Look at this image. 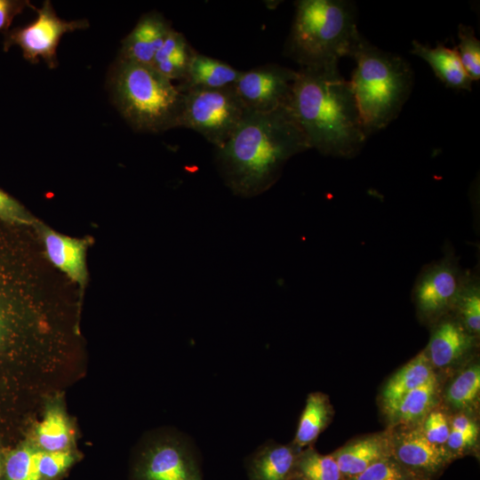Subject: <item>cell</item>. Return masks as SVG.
<instances>
[{"instance_id": "e575fe53", "label": "cell", "mask_w": 480, "mask_h": 480, "mask_svg": "<svg viewBox=\"0 0 480 480\" xmlns=\"http://www.w3.org/2000/svg\"><path fill=\"white\" fill-rule=\"evenodd\" d=\"M451 428L464 432L478 434L477 427L469 418L465 415H458L452 419Z\"/></svg>"}, {"instance_id": "1f68e13d", "label": "cell", "mask_w": 480, "mask_h": 480, "mask_svg": "<svg viewBox=\"0 0 480 480\" xmlns=\"http://www.w3.org/2000/svg\"><path fill=\"white\" fill-rule=\"evenodd\" d=\"M450 429L445 415L441 412H432L425 417L421 431L431 444L441 447L446 443Z\"/></svg>"}, {"instance_id": "6da1fadb", "label": "cell", "mask_w": 480, "mask_h": 480, "mask_svg": "<svg viewBox=\"0 0 480 480\" xmlns=\"http://www.w3.org/2000/svg\"><path fill=\"white\" fill-rule=\"evenodd\" d=\"M309 149L289 106L269 112L247 111L216 161L227 185L237 195L251 196L277 180L284 163Z\"/></svg>"}, {"instance_id": "d590c367", "label": "cell", "mask_w": 480, "mask_h": 480, "mask_svg": "<svg viewBox=\"0 0 480 480\" xmlns=\"http://www.w3.org/2000/svg\"><path fill=\"white\" fill-rule=\"evenodd\" d=\"M2 319H3V313H2V311L0 309V325H1V323H2Z\"/></svg>"}, {"instance_id": "4316f807", "label": "cell", "mask_w": 480, "mask_h": 480, "mask_svg": "<svg viewBox=\"0 0 480 480\" xmlns=\"http://www.w3.org/2000/svg\"><path fill=\"white\" fill-rule=\"evenodd\" d=\"M480 390V369L474 364L462 372L450 385L446 399L456 408H465L473 404Z\"/></svg>"}, {"instance_id": "7402d4cb", "label": "cell", "mask_w": 480, "mask_h": 480, "mask_svg": "<svg viewBox=\"0 0 480 480\" xmlns=\"http://www.w3.org/2000/svg\"><path fill=\"white\" fill-rule=\"evenodd\" d=\"M331 412L325 395L319 392L309 394L298 423L293 441L295 447L300 450L311 444L326 427Z\"/></svg>"}, {"instance_id": "30bf717a", "label": "cell", "mask_w": 480, "mask_h": 480, "mask_svg": "<svg viewBox=\"0 0 480 480\" xmlns=\"http://www.w3.org/2000/svg\"><path fill=\"white\" fill-rule=\"evenodd\" d=\"M136 476L138 480H203L194 450L176 439L151 445L141 457Z\"/></svg>"}, {"instance_id": "f546056e", "label": "cell", "mask_w": 480, "mask_h": 480, "mask_svg": "<svg viewBox=\"0 0 480 480\" xmlns=\"http://www.w3.org/2000/svg\"><path fill=\"white\" fill-rule=\"evenodd\" d=\"M74 462L69 450L45 452L41 450L38 468L43 480L53 479L65 472Z\"/></svg>"}, {"instance_id": "5bb4252c", "label": "cell", "mask_w": 480, "mask_h": 480, "mask_svg": "<svg viewBox=\"0 0 480 480\" xmlns=\"http://www.w3.org/2000/svg\"><path fill=\"white\" fill-rule=\"evenodd\" d=\"M299 453L293 444L267 442L245 461L249 480H294Z\"/></svg>"}, {"instance_id": "9a60e30c", "label": "cell", "mask_w": 480, "mask_h": 480, "mask_svg": "<svg viewBox=\"0 0 480 480\" xmlns=\"http://www.w3.org/2000/svg\"><path fill=\"white\" fill-rule=\"evenodd\" d=\"M395 460L409 468L434 472L445 462L447 453L431 444L421 429L401 432L391 444Z\"/></svg>"}, {"instance_id": "52a82bcc", "label": "cell", "mask_w": 480, "mask_h": 480, "mask_svg": "<svg viewBox=\"0 0 480 480\" xmlns=\"http://www.w3.org/2000/svg\"><path fill=\"white\" fill-rule=\"evenodd\" d=\"M35 10L36 19L15 29L10 35L8 44H17L24 58L31 63L43 60L49 68H55L58 66L57 49L62 36L87 28L89 21L86 19L66 20L60 18L49 0Z\"/></svg>"}, {"instance_id": "4dcf8cb0", "label": "cell", "mask_w": 480, "mask_h": 480, "mask_svg": "<svg viewBox=\"0 0 480 480\" xmlns=\"http://www.w3.org/2000/svg\"><path fill=\"white\" fill-rule=\"evenodd\" d=\"M0 219L15 224L35 226L38 221L19 202L0 188Z\"/></svg>"}, {"instance_id": "83f0119b", "label": "cell", "mask_w": 480, "mask_h": 480, "mask_svg": "<svg viewBox=\"0 0 480 480\" xmlns=\"http://www.w3.org/2000/svg\"><path fill=\"white\" fill-rule=\"evenodd\" d=\"M459 44L456 46L460 62L472 81L480 79V42L471 26L460 24Z\"/></svg>"}, {"instance_id": "8d00e7d4", "label": "cell", "mask_w": 480, "mask_h": 480, "mask_svg": "<svg viewBox=\"0 0 480 480\" xmlns=\"http://www.w3.org/2000/svg\"><path fill=\"white\" fill-rule=\"evenodd\" d=\"M0 473H1V464H0Z\"/></svg>"}, {"instance_id": "277c9868", "label": "cell", "mask_w": 480, "mask_h": 480, "mask_svg": "<svg viewBox=\"0 0 480 480\" xmlns=\"http://www.w3.org/2000/svg\"><path fill=\"white\" fill-rule=\"evenodd\" d=\"M351 58L356 68L349 84L369 138L398 116L412 91L413 71L406 60L380 50L364 37Z\"/></svg>"}, {"instance_id": "836d02e7", "label": "cell", "mask_w": 480, "mask_h": 480, "mask_svg": "<svg viewBox=\"0 0 480 480\" xmlns=\"http://www.w3.org/2000/svg\"><path fill=\"white\" fill-rule=\"evenodd\" d=\"M477 435L475 433H464L451 428L445 444L449 449L460 452L472 446L476 441Z\"/></svg>"}, {"instance_id": "7a4b0ae2", "label": "cell", "mask_w": 480, "mask_h": 480, "mask_svg": "<svg viewBox=\"0 0 480 480\" xmlns=\"http://www.w3.org/2000/svg\"><path fill=\"white\" fill-rule=\"evenodd\" d=\"M309 148L352 157L368 139L349 81L338 65L300 68L289 103Z\"/></svg>"}, {"instance_id": "9c48e42d", "label": "cell", "mask_w": 480, "mask_h": 480, "mask_svg": "<svg viewBox=\"0 0 480 480\" xmlns=\"http://www.w3.org/2000/svg\"><path fill=\"white\" fill-rule=\"evenodd\" d=\"M297 71L266 64L242 74L234 88L247 111L269 112L289 106Z\"/></svg>"}, {"instance_id": "7c38bea8", "label": "cell", "mask_w": 480, "mask_h": 480, "mask_svg": "<svg viewBox=\"0 0 480 480\" xmlns=\"http://www.w3.org/2000/svg\"><path fill=\"white\" fill-rule=\"evenodd\" d=\"M172 28L161 13L150 12L143 14L123 39L118 59L151 65Z\"/></svg>"}, {"instance_id": "ac0fdd59", "label": "cell", "mask_w": 480, "mask_h": 480, "mask_svg": "<svg viewBox=\"0 0 480 480\" xmlns=\"http://www.w3.org/2000/svg\"><path fill=\"white\" fill-rule=\"evenodd\" d=\"M390 446L386 437L372 436L352 442L332 455L337 461L342 479H346L389 457Z\"/></svg>"}, {"instance_id": "ba28073f", "label": "cell", "mask_w": 480, "mask_h": 480, "mask_svg": "<svg viewBox=\"0 0 480 480\" xmlns=\"http://www.w3.org/2000/svg\"><path fill=\"white\" fill-rule=\"evenodd\" d=\"M467 274L452 255L424 268L412 290L418 310L434 318L452 312Z\"/></svg>"}, {"instance_id": "8fae6325", "label": "cell", "mask_w": 480, "mask_h": 480, "mask_svg": "<svg viewBox=\"0 0 480 480\" xmlns=\"http://www.w3.org/2000/svg\"><path fill=\"white\" fill-rule=\"evenodd\" d=\"M34 227L42 238L49 260L84 290L88 277L85 255L90 239L60 234L39 220Z\"/></svg>"}, {"instance_id": "5b68a950", "label": "cell", "mask_w": 480, "mask_h": 480, "mask_svg": "<svg viewBox=\"0 0 480 480\" xmlns=\"http://www.w3.org/2000/svg\"><path fill=\"white\" fill-rule=\"evenodd\" d=\"M108 84L114 104L134 131L158 133L180 127L183 93L151 65L117 58Z\"/></svg>"}, {"instance_id": "d4e9b609", "label": "cell", "mask_w": 480, "mask_h": 480, "mask_svg": "<svg viewBox=\"0 0 480 480\" xmlns=\"http://www.w3.org/2000/svg\"><path fill=\"white\" fill-rule=\"evenodd\" d=\"M294 480H342V476L332 455L308 448L299 453Z\"/></svg>"}, {"instance_id": "d6986e66", "label": "cell", "mask_w": 480, "mask_h": 480, "mask_svg": "<svg viewBox=\"0 0 480 480\" xmlns=\"http://www.w3.org/2000/svg\"><path fill=\"white\" fill-rule=\"evenodd\" d=\"M196 52L180 32L172 28L156 52L151 66L170 81L182 82Z\"/></svg>"}, {"instance_id": "44dd1931", "label": "cell", "mask_w": 480, "mask_h": 480, "mask_svg": "<svg viewBox=\"0 0 480 480\" xmlns=\"http://www.w3.org/2000/svg\"><path fill=\"white\" fill-rule=\"evenodd\" d=\"M432 375V365L423 351L394 374L386 384L382 398L387 408L411 390L424 384Z\"/></svg>"}, {"instance_id": "cb8c5ba5", "label": "cell", "mask_w": 480, "mask_h": 480, "mask_svg": "<svg viewBox=\"0 0 480 480\" xmlns=\"http://www.w3.org/2000/svg\"><path fill=\"white\" fill-rule=\"evenodd\" d=\"M452 311L456 318L473 335L480 331V281L478 276L468 272Z\"/></svg>"}, {"instance_id": "2e32d148", "label": "cell", "mask_w": 480, "mask_h": 480, "mask_svg": "<svg viewBox=\"0 0 480 480\" xmlns=\"http://www.w3.org/2000/svg\"><path fill=\"white\" fill-rule=\"evenodd\" d=\"M412 53L423 59L447 87L456 90H471L473 81L466 73L456 47L449 48L444 44H438L432 48L413 40Z\"/></svg>"}, {"instance_id": "603a6c76", "label": "cell", "mask_w": 480, "mask_h": 480, "mask_svg": "<svg viewBox=\"0 0 480 480\" xmlns=\"http://www.w3.org/2000/svg\"><path fill=\"white\" fill-rule=\"evenodd\" d=\"M39 449L45 452L68 450L70 430L64 413L57 407L50 408L36 431Z\"/></svg>"}, {"instance_id": "3957f363", "label": "cell", "mask_w": 480, "mask_h": 480, "mask_svg": "<svg viewBox=\"0 0 480 480\" xmlns=\"http://www.w3.org/2000/svg\"><path fill=\"white\" fill-rule=\"evenodd\" d=\"M353 4L344 0H300L285 53L300 68L338 65L362 39Z\"/></svg>"}, {"instance_id": "ffe728a7", "label": "cell", "mask_w": 480, "mask_h": 480, "mask_svg": "<svg viewBox=\"0 0 480 480\" xmlns=\"http://www.w3.org/2000/svg\"><path fill=\"white\" fill-rule=\"evenodd\" d=\"M437 392V380L432 375L424 384L411 390L388 408L396 423L412 424L425 418L434 405Z\"/></svg>"}, {"instance_id": "8992f818", "label": "cell", "mask_w": 480, "mask_h": 480, "mask_svg": "<svg viewBox=\"0 0 480 480\" xmlns=\"http://www.w3.org/2000/svg\"><path fill=\"white\" fill-rule=\"evenodd\" d=\"M233 85L182 92L180 127L200 133L216 149L222 148L247 112Z\"/></svg>"}, {"instance_id": "484cf974", "label": "cell", "mask_w": 480, "mask_h": 480, "mask_svg": "<svg viewBox=\"0 0 480 480\" xmlns=\"http://www.w3.org/2000/svg\"><path fill=\"white\" fill-rule=\"evenodd\" d=\"M41 450L29 444L11 451L5 459L7 480H43L38 468Z\"/></svg>"}, {"instance_id": "d6a6232c", "label": "cell", "mask_w": 480, "mask_h": 480, "mask_svg": "<svg viewBox=\"0 0 480 480\" xmlns=\"http://www.w3.org/2000/svg\"><path fill=\"white\" fill-rule=\"evenodd\" d=\"M27 5H29V2L0 0V30L7 27L12 19Z\"/></svg>"}, {"instance_id": "f1b7e54d", "label": "cell", "mask_w": 480, "mask_h": 480, "mask_svg": "<svg viewBox=\"0 0 480 480\" xmlns=\"http://www.w3.org/2000/svg\"><path fill=\"white\" fill-rule=\"evenodd\" d=\"M344 480H408V475L404 468L389 456Z\"/></svg>"}, {"instance_id": "e0dca14e", "label": "cell", "mask_w": 480, "mask_h": 480, "mask_svg": "<svg viewBox=\"0 0 480 480\" xmlns=\"http://www.w3.org/2000/svg\"><path fill=\"white\" fill-rule=\"evenodd\" d=\"M241 74V70L220 60L196 52L185 79L176 86L180 92L191 89L223 88L233 85Z\"/></svg>"}, {"instance_id": "4fadbf2b", "label": "cell", "mask_w": 480, "mask_h": 480, "mask_svg": "<svg viewBox=\"0 0 480 480\" xmlns=\"http://www.w3.org/2000/svg\"><path fill=\"white\" fill-rule=\"evenodd\" d=\"M471 334L454 316H444L432 330L427 355L432 366L446 367L457 363L474 347Z\"/></svg>"}]
</instances>
